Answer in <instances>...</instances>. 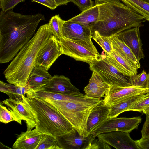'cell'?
Here are the masks:
<instances>
[{"label": "cell", "mask_w": 149, "mask_h": 149, "mask_svg": "<svg viewBox=\"0 0 149 149\" xmlns=\"http://www.w3.org/2000/svg\"><path fill=\"white\" fill-rule=\"evenodd\" d=\"M43 15H24L12 10L0 13V63L12 60L33 37Z\"/></svg>", "instance_id": "1"}, {"label": "cell", "mask_w": 149, "mask_h": 149, "mask_svg": "<svg viewBox=\"0 0 149 149\" xmlns=\"http://www.w3.org/2000/svg\"><path fill=\"white\" fill-rule=\"evenodd\" d=\"M98 7L97 21L90 25L91 37H111L125 30L144 26V17L119 0H95Z\"/></svg>", "instance_id": "2"}, {"label": "cell", "mask_w": 149, "mask_h": 149, "mask_svg": "<svg viewBox=\"0 0 149 149\" xmlns=\"http://www.w3.org/2000/svg\"><path fill=\"white\" fill-rule=\"evenodd\" d=\"M49 23L41 26L32 38L19 50L3 73L9 83L19 86L27 85L38 54L52 36Z\"/></svg>", "instance_id": "3"}, {"label": "cell", "mask_w": 149, "mask_h": 149, "mask_svg": "<svg viewBox=\"0 0 149 149\" xmlns=\"http://www.w3.org/2000/svg\"><path fill=\"white\" fill-rule=\"evenodd\" d=\"M25 98L34 113L35 128L38 132L56 138L74 128L55 107L45 100L26 96Z\"/></svg>", "instance_id": "4"}, {"label": "cell", "mask_w": 149, "mask_h": 149, "mask_svg": "<svg viewBox=\"0 0 149 149\" xmlns=\"http://www.w3.org/2000/svg\"><path fill=\"white\" fill-rule=\"evenodd\" d=\"M44 100L55 107L76 129L80 136L84 137L88 135L87 131L88 119L93 109L100 102V99H97L86 102Z\"/></svg>", "instance_id": "5"}, {"label": "cell", "mask_w": 149, "mask_h": 149, "mask_svg": "<svg viewBox=\"0 0 149 149\" xmlns=\"http://www.w3.org/2000/svg\"><path fill=\"white\" fill-rule=\"evenodd\" d=\"M63 54L89 65L99 58L100 54L92 40H74L62 38L58 40Z\"/></svg>", "instance_id": "6"}, {"label": "cell", "mask_w": 149, "mask_h": 149, "mask_svg": "<svg viewBox=\"0 0 149 149\" xmlns=\"http://www.w3.org/2000/svg\"><path fill=\"white\" fill-rule=\"evenodd\" d=\"M89 64V68L97 73L107 84L112 86H131L129 78L120 73L107 59L105 54Z\"/></svg>", "instance_id": "7"}, {"label": "cell", "mask_w": 149, "mask_h": 149, "mask_svg": "<svg viewBox=\"0 0 149 149\" xmlns=\"http://www.w3.org/2000/svg\"><path fill=\"white\" fill-rule=\"evenodd\" d=\"M141 116L131 118H114L107 119L92 131L95 137L100 134L114 131L130 132L137 129L141 122Z\"/></svg>", "instance_id": "8"}, {"label": "cell", "mask_w": 149, "mask_h": 149, "mask_svg": "<svg viewBox=\"0 0 149 149\" xmlns=\"http://www.w3.org/2000/svg\"><path fill=\"white\" fill-rule=\"evenodd\" d=\"M9 98L2 101L6 105L26 121L27 130H32L36 127V121L33 111L23 95L10 94Z\"/></svg>", "instance_id": "9"}, {"label": "cell", "mask_w": 149, "mask_h": 149, "mask_svg": "<svg viewBox=\"0 0 149 149\" xmlns=\"http://www.w3.org/2000/svg\"><path fill=\"white\" fill-rule=\"evenodd\" d=\"M63 54L58 40L52 35L39 51L35 65L48 70L58 57Z\"/></svg>", "instance_id": "10"}, {"label": "cell", "mask_w": 149, "mask_h": 149, "mask_svg": "<svg viewBox=\"0 0 149 149\" xmlns=\"http://www.w3.org/2000/svg\"><path fill=\"white\" fill-rule=\"evenodd\" d=\"M95 137L91 133L87 136L81 137L74 128L71 131L63 134L56 138L61 149H87Z\"/></svg>", "instance_id": "11"}, {"label": "cell", "mask_w": 149, "mask_h": 149, "mask_svg": "<svg viewBox=\"0 0 149 149\" xmlns=\"http://www.w3.org/2000/svg\"><path fill=\"white\" fill-rule=\"evenodd\" d=\"M103 141L117 149H140L130 132L114 131L101 133L97 136Z\"/></svg>", "instance_id": "12"}, {"label": "cell", "mask_w": 149, "mask_h": 149, "mask_svg": "<svg viewBox=\"0 0 149 149\" xmlns=\"http://www.w3.org/2000/svg\"><path fill=\"white\" fill-rule=\"evenodd\" d=\"M143 92H149V87L112 86L107 91L102 100L105 105L111 107L128 97Z\"/></svg>", "instance_id": "13"}, {"label": "cell", "mask_w": 149, "mask_h": 149, "mask_svg": "<svg viewBox=\"0 0 149 149\" xmlns=\"http://www.w3.org/2000/svg\"><path fill=\"white\" fill-rule=\"evenodd\" d=\"M139 28L138 27L132 28L115 35L131 49L139 61L145 57Z\"/></svg>", "instance_id": "14"}, {"label": "cell", "mask_w": 149, "mask_h": 149, "mask_svg": "<svg viewBox=\"0 0 149 149\" xmlns=\"http://www.w3.org/2000/svg\"><path fill=\"white\" fill-rule=\"evenodd\" d=\"M41 89L46 91L60 94L77 96L85 95L71 83L68 78L63 75H55L52 77L49 83Z\"/></svg>", "instance_id": "15"}, {"label": "cell", "mask_w": 149, "mask_h": 149, "mask_svg": "<svg viewBox=\"0 0 149 149\" xmlns=\"http://www.w3.org/2000/svg\"><path fill=\"white\" fill-rule=\"evenodd\" d=\"M62 38L74 40L91 41V32L90 25L65 21L62 29Z\"/></svg>", "instance_id": "16"}, {"label": "cell", "mask_w": 149, "mask_h": 149, "mask_svg": "<svg viewBox=\"0 0 149 149\" xmlns=\"http://www.w3.org/2000/svg\"><path fill=\"white\" fill-rule=\"evenodd\" d=\"M28 97H34L53 100L72 102H86L95 100L96 99L84 96L74 95L52 93L40 89L36 91H31L27 94Z\"/></svg>", "instance_id": "17"}, {"label": "cell", "mask_w": 149, "mask_h": 149, "mask_svg": "<svg viewBox=\"0 0 149 149\" xmlns=\"http://www.w3.org/2000/svg\"><path fill=\"white\" fill-rule=\"evenodd\" d=\"M110 107L105 104L103 100L92 109L88 117L87 124L88 135L108 119Z\"/></svg>", "instance_id": "18"}, {"label": "cell", "mask_w": 149, "mask_h": 149, "mask_svg": "<svg viewBox=\"0 0 149 149\" xmlns=\"http://www.w3.org/2000/svg\"><path fill=\"white\" fill-rule=\"evenodd\" d=\"M110 87L97 73L93 72L89 83L84 91L87 97L100 99L104 97Z\"/></svg>", "instance_id": "19"}, {"label": "cell", "mask_w": 149, "mask_h": 149, "mask_svg": "<svg viewBox=\"0 0 149 149\" xmlns=\"http://www.w3.org/2000/svg\"><path fill=\"white\" fill-rule=\"evenodd\" d=\"M43 134L37 131L36 128L21 132L13 143L14 149H36Z\"/></svg>", "instance_id": "20"}, {"label": "cell", "mask_w": 149, "mask_h": 149, "mask_svg": "<svg viewBox=\"0 0 149 149\" xmlns=\"http://www.w3.org/2000/svg\"><path fill=\"white\" fill-rule=\"evenodd\" d=\"M52 77L48 70L35 65L29 77L27 84L32 91H36L47 84Z\"/></svg>", "instance_id": "21"}, {"label": "cell", "mask_w": 149, "mask_h": 149, "mask_svg": "<svg viewBox=\"0 0 149 149\" xmlns=\"http://www.w3.org/2000/svg\"><path fill=\"white\" fill-rule=\"evenodd\" d=\"M107 60L120 73L129 77L137 73L138 69L123 58L113 49L110 54H104Z\"/></svg>", "instance_id": "22"}, {"label": "cell", "mask_w": 149, "mask_h": 149, "mask_svg": "<svg viewBox=\"0 0 149 149\" xmlns=\"http://www.w3.org/2000/svg\"><path fill=\"white\" fill-rule=\"evenodd\" d=\"M113 49L123 58L138 69L141 67L139 61L131 49L116 36L111 37Z\"/></svg>", "instance_id": "23"}, {"label": "cell", "mask_w": 149, "mask_h": 149, "mask_svg": "<svg viewBox=\"0 0 149 149\" xmlns=\"http://www.w3.org/2000/svg\"><path fill=\"white\" fill-rule=\"evenodd\" d=\"M148 92H143L128 97L110 107L108 119L117 117L139 100Z\"/></svg>", "instance_id": "24"}, {"label": "cell", "mask_w": 149, "mask_h": 149, "mask_svg": "<svg viewBox=\"0 0 149 149\" xmlns=\"http://www.w3.org/2000/svg\"><path fill=\"white\" fill-rule=\"evenodd\" d=\"M95 5L91 8L82 11L80 14L69 20L89 25L95 23L97 19L99 14L98 6Z\"/></svg>", "instance_id": "25"}, {"label": "cell", "mask_w": 149, "mask_h": 149, "mask_svg": "<svg viewBox=\"0 0 149 149\" xmlns=\"http://www.w3.org/2000/svg\"><path fill=\"white\" fill-rule=\"evenodd\" d=\"M143 16L149 22V2L146 0H119Z\"/></svg>", "instance_id": "26"}, {"label": "cell", "mask_w": 149, "mask_h": 149, "mask_svg": "<svg viewBox=\"0 0 149 149\" xmlns=\"http://www.w3.org/2000/svg\"><path fill=\"white\" fill-rule=\"evenodd\" d=\"M31 91L27 84L25 86H19L0 81V91L8 95L12 94L26 96L25 94Z\"/></svg>", "instance_id": "27"}, {"label": "cell", "mask_w": 149, "mask_h": 149, "mask_svg": "<svg viewBox=\"0 0 149 149\" xmlns=\"http://www.w3.org/2000/svg\"><path fill=\"white\" fill-rule=\"evenodd\" d=\"M8 109L1 103L0 104V121L6 124L15 121L22 124V120L20 117L10 109Z\"/></svg>", "instance_id": "28"}, {"label": "cell", "mask_w": 149, "mask_h": 149, "mask_svg": "<svg viewBox=\"0 0 149 149\" xmlns=\"http://www.w3.org/2000/svg\"><path fill=\"white\" fill-rule=\"evenodd\" d=\"M65 21L62 19L59 15L56 14L52 17L48 23L52 35L58 40L62 38V29Z\"/></svg>", "instance_id": "29"}, {"label": "cell", "mask_w": 149, "mask_h": 149, "mask_svg": "<svg viewBox=\"0 0 149 149\" xmlns=\"http://www.w3.org/2000/svg\"><path fill=\"white\" fill-rule=\"evenodd\" d=\"M36 149H61L58 144L56 138L43 134Z\"/></svg>", "instance_id": "30"}, {"label": "cell", "mask_w": 149, "mask_h": 149, "mask_svg": "<svg viewBox=\"0 0 149 149\" xmlns=\"http://www.w3.org/2000/svg\"><path fill=\"white\" fill-rule=\"evenodd\" d=\"M148 73L143 70L140 73L130 77L129 81L132 86L147 88H148Z\"/></svg>", "instance_id": "31"}, {"label": "cell", "mask_w": 149, "mask_h": 149, "mask_svg": "<svg viewBox=\"0 0 149 149\" xmlns=\"http://www.w3.org/2000/svg\"><path fill=\"white\" fill-rule=\"evenodd\" d=\"M102 49L105 53L110 54L113 49L112 46L111 37H105L99 35H95L91 37Z\"/></svg>", "instance_id": "32"}, {"label": "cell", "mask_w": 149, "mask_h": 149, "mask_svg": "<svg viewBox=\"0 0 149 149\" xmlns=\"http://www.w3.org/2000/svg\"><path fill=\"white\" fill-rule=\"evenodd\" d=\"M149 106V92L145 94L139 100L134 103L127 110L142 112L146 107Z\"/></svg>", "instance_id": "33"}, {"label": "cell", "mask_w": 149, "mask_h": 149, "mask_svg": "<svg viewBox=\"0 0 149 149\" xmlns=\"http://www.w3.org/2000/svg\"><path fill=\"white\" fill-rule=\"evenodd\" d=\"M25 0H0L1 10L5 12L12 9L18 3Z\"/></svg>", "instance_id": "34"}, {"label": "cell", "mask_w": 149, "mask_h": 149, "mask_svg": "<svg viewBox=\"0 0 149 149\" xmlns=\"http://www.w3.org/2000/svg\"><path fill=\"white\" fill-rule=\"evenodd\" d=\"M71 2L76 5L82 11H84L93 6L92 0H71Z\"/></svg>", "instance_id": "35"}, {"label": "cell", "mask_w": 149, "mask_h": 149, "mask_svg": "<svg viewBox=\"0 0 149 149\" xmlns=\"http://www.w3.org/2000/svg\"><path fill=\"white\" fill-rule=\"evenodd\" d=\"M109 145L98 138H95L92 141L87 149H110Z\"/></svg>", "instance_id": "36"}, {"label": "cell", "mask_w": 149, "mask_h": 149, "mask_svg": "<svg viewBox=\"0 0 149 149\" xmlns=\"http://www.w3.org/2000/svg\"><path fill=\"white\" fill-rule=\"evenodd\" d=\"M146 119L141 130V139L149 138V113L146 114Z\"/></svg>", "instance_id": "37"}, {"label": "cell", "mask_w": 149, "mask_h": 149, "mask_svg": "<svg viewBox=\"0 0 149 149\" xmlns=\"http://www.w3.org/2000/svg\"><path fill=\"white\" fill-rule=\"evenodd\" d=\"M31 1L40 3L52 10L55 9L58 6L52 0H32Z\"/></svg>", "instance_id": "38"}, {"label": "cell", "mask_w": 149, "mask_h": 149, "mask_svg": "<svg viewBox=\"0 0 149 149\" xmlns=\"http://www.w3.org/2000/svg\"><path fill=\"white\" fill-rule=\"evenodd\" d=\"M136 142L140 149H149V138L136 140Z\"/></svg>", "instance_id": "39"}, {"label": "cell", "mask_w": 149, "mask_h": 149, "mask_svg": "<svg viewBox=\"0 0 149 149\" xmlns=\"http://www.w3.org/2000/svg\"><path fill=\"white\" fill-rule=\"evenodd\" d=\"M54 1L58 6L63 5H67V4L70 2L71 0H52Z\"/></svg>", "instance_id": "40"}, {"label": "cell", "mask_w": 149, "mask_h": 149, "mask_svg": "<svg viewBox=\"0 0 149 149\" xmlns=\"http://www.w3.org/2000/svg\"><path fill=\"white\" fill-rule=\"evenodd\" d=\"M145 115L149 113V106L146 107L142 111V112Z\"/></svg>", "instance_id": "41"}, {"label": "cell", "mask_w": 149, "mask_h": 149, "mask_svg": "<svg viewBox=\"0 0 149 149\" xmlns=\"http://www.w3.org/2000/svg\"><path fill=\"white\" fill-rule=\"evenodd\" d=\"M148 88L149 87V73H148Z\"/></svg>", "instance_id": "42"}, {"label": "cell", "mask_w": 149, "mask_h": 149, "mask_svg": "<svg viewBox=\"0 0 149 149\" xmlns=\"http://www.w3.org/2000/svg\"><path fill=\"white\" fill-rule=\"evenodd\" d=\"M147 0V1H148L149 2V0Z\"/></svg>", "instance_id": "43"}]
</instances>
